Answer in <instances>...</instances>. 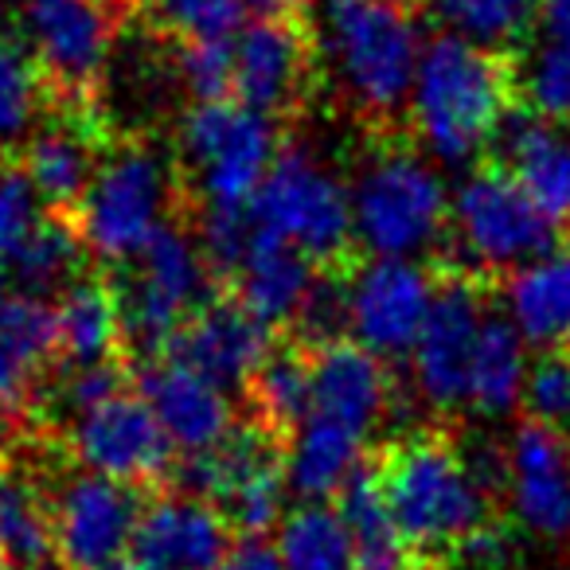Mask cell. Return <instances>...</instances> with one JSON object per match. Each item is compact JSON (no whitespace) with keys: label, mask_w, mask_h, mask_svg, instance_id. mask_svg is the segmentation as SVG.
<instances>
[{"label":"cell","mask_w":570,"mask_h":570,"mask_svg":"<svg viewBox=\"0 0 570 570\" xmlns=\"http://www.w3.org/2000/svg\"><path fill=\"white\" fill-rule=\"evenodd\" d=\"M317 40L302 17H258L235 36V102L282 121L305 98Z\"/></svg>","instance_id":"cell-15"},{"label":"cell","mask_w":570,"mask_h":570,"mask_svg":"<svg viewBox=\"0 0 570 570\" xmlns=\"http://www.w3.org/2000/svg\"><path fill=\"white\" fill-rule=\"evenodd\" d=\"M82 250H87V246H82L71 215L48 212L40 227H36V235L17 250V258H12L9 266H0V274L32 297L63 294L67 285L79 277Z\"/></svg>","instance_id":"cell-33"},{"label":"cell","mask_w":570,"mask_h":570,"mask_svg":"<svg viewBox=\"0 0 570 570\" xmlns=\"http://www.w3.org/2000/svg\"><path fill=\"white\" fill-rule=\"evenodd\" d=\"M141 492L110 476H71L51 500L56 554L63 570H114L134 551Z\"/></svg>","instance_id":"cell-14"},{"label":"cell","mask_w":570,"mask_h":570,"mask_svg":"<svg viewBox=\"0 0 570 570\" xmlns=\"http://www.w3.org/2000/svg\"><path fill=\"white\" fill-rule=\"evenodd\" d=\"M51 87L20 36H0V149L28 145L48 110Z\"/></svg>","instance_id":"cell-35"},{"label":"cell","mask_w":570,"mask_h":570,"mask_svg":"<svg viewBox=\"0 0 570 570\" xmlns=\"http://www.w3.org/2000/svg\"><path fill=\"white\" fill-rule=\"evenodd\" d=\"M438 269L403 258H364L348 269V336L383 364L414 356L434 305Z\"/></svg>","instance_id":"cell-11"},{"label":"cell","mask_w":570,"mask_h":570,"mask_svg":"<svg viewBox=\"0 0 570 570\" xmlns=\"http://www.w3.org/2000/svg\"><path fill=\"white\" fill-rule=\"evenodd\" d=\"M523 344L528 341L508 317H497V313L484 317L473 364H469V406L481 419H504L515 406H523V387L531 372Z\"/></svg>","instance_id":"cell-28"},{"label":"cell","mask_w":570,"mask_h":570,"mask_svg":"<svg viewBox=\"0 0 570 570\" xmlns=\"http://www.w3.org/2000/svg\"><path fill=\"white\" fill-rule=\"evenodd\" d=\"M317 277H321L317 262L305 258V254L285 243V238L254 227L246 258H243V266H238L235 282H230V297L243 302L262 325L289 328L302 317Z\"/></svg>","instance_id":"cell-23"},{"label":"cell","mask_w":570,"mask_h":570,"mask_svg":"<svg viewBox=\"0 0 570 570\" xmlns=\"http://www.w3.org/2000/svg\"><path fill=\"white\" fill-rule=\"evenodd\" d=\"M20 165L32 176L43 207L56 215H75L82 204L98 165H102V145H98L95 121L82 118V110H67L63 118L48 121L32 134V141L20 153Z\"/></svg>","instance_id":"cell-24"},{"label":"cell","mask_w":570,"mask_h":570,"mask_svg":"<svg viewBox=\"0 0 570 570\" xmlns=\"http://www.w3.org/2000/svg\"><path fill=\"white\" fill-rule=\"evenodd\" d=\"M489 160L512 173L559 227H570V121L515 102L492 137Z\"/></svg>","instance_id":"cell-21"},{"label":"cell","mask_w":570,"mask_h":570,"mask_svg":"<svg viewBox=\"0 0 570 570\" xmlns=\"http://www.w3.org/2000/svg\"><path fill=\"white\" fill-rule=\"evenodd\" d=\"M246 403L254 411L266 434H274L277 442H289L294 430L309 419L313 406V367H309V348L305 344H277L269 352V360L262 364V372L254 375Z\"/></svg>","instance_id":"cell-30"},{"label":"cell","mask_w":570,"mask_h":570,"mask_svg":"<svg viewBox=\"0 0 570 570\" xmlns=\"http://www.w3.org/2000/svg\"><path fill=\"white\" fill-rule=\"evenodd\" d=\"M129 380V367L121 360H106V364H90V367H63L51 375L48 383V403L56 419L75 422L79 414L95 411L98 403L121 395Z\"/></svg>","instance_id":"cell-38"},{"label":"cell","mask_w":570,"mask_h":570,"mask_svg":"<svg viewBox=\"0 0 570 570\" xmlns=\"http://www.w3.org/2000/svg\"><path fill=\"white\" fill-rule=\"evenodd\" d=\"M523 419L570 438V348H554L531 364L523 387Z\"/></svg>","instance_id":"cell-40"},{"label":"cell","mask_w":570,"mask_h":570,"mask_svg":"<svg viewBox=\"0 0 570 570\" xmlns=\"http://www.w3.org/2000/svg\"><path fill=\"white\" fill-rule=\"evenodd\" d=\"M450 204L438 168L411 149H383L352 184L356 250L367 258H403L438 250L450 235Z\"/></svg>","instance_id":"cell-6"},{"label":"cell","mask_w":570,"mask_h":570,"mask_svg":"<svg viewBox=\"0 0 570 570\" xmlns=\"http://www.w3.org/2000/svg\"><path fill=\"white\" fill-rule=\"evenodd\" d=\"M512 90L515 75L508 59L438 32L422 48V63L414 75V134L442 165H469L473 157L489 153L500 121L515 106Z\"/></svg>","instance_id":"cell-2"},{"label":"cell","mask_w":570,"mask_h":570,"mask_svg":"<svg viewBox=\"0 0 570 570\" xmlns=\"http://www.w3.org/2000/svg\"><path fill=\"white\" fill-rule=\"evenodd\" d=\"M114 570H149V567H141V562H134V559H126V562H118Z\"/></svg>","instance_id":"cell-44"},{"label":"cell","mask_w":570,"mask_h":570,"mask_svg":"<svg viewBox=\"0 0 570 570\" xmlns=\"http://www.w3.org/2000/svg\"><path fill=\"white\" fill-rule=\"evenodd\" d=\"M219 570H285L282 554H277V543L269 539H235L230 554L223 559Z\"/></svg>","instance_id":"cell-41"},{"label":"cell","mask_w":570,"mask_h":570,"mask_svg":"<svg viewBox=\"0 0 570 570\" xmlns=\"http://www.w3.org/2000/svg\"><path fill=\"white\" fill-rule=\"evenodd\" d=\"M59 360L56 305L0 274V422H17L48 391Z\"/></svg>","instance_id":"cell-19"},{"label":"cell","mask_w":570,"mask_h":570,"mask_svg":"<svg viewBox=\"0 0 570 570\" xmlns=\"http://www.w3.org/2000/svg\"><path fill=\"white\" fill-rule=\"evenodd\" d=\"M336 512L356 543V570H411V551L391 520L372 458L348 476V484L336 497Z\"/></svg>","instance_id":"cell-29"},{"label":"cell","mask_w":570,"mask_h":570,"mask_svg":"<svg viewBox=\"0 0 570 570\" xmlns=\"http://www.w3.org/2000/svg\"><path fill=\"white\" fill-rule=\"evenodd\" d=\"M489 317V294L484 282L465 269H438L434 305H430L426 328L411 356V372L419 395L438 414H453L469 406V364H473L476 336Z\"/></svg>","instance_id":"cell-12"},{"label":"cell","mask_w":570,"mask_h":570,"mask_svg":"<svg viewBox=\"0 0 570 570\" xmlns=\"http://www.w3.org/2000/svg\"><path fill=\"white\" fill-rule=\"evenodd\" d=\"M0 570H17V567H12V562L4 559V554H0Z\"/></svg>","instance_id":"cell-45"},{"label":"cell","mask_w":570,"mask_h":570,"mask_svg":"<svg viewBox=\"0 0 570 570\" xmlns=\"http://www.w3.org/2000/svg\"><path fill=\"white\" fill-rule=\"evenodd\" d=\"M508 321L539 352L570 348V246L515 269L504 282Z\"/></svg>","instance_id":"cell-25"},{"label":"cell","mask_w":570,"mask_h":570,"mask_svg":"<svg viewBox=\"0 0 570 570\" xmlns=\"http://www.w3.org/2000/svg\"><path fill=\"white\" fill-rule=\"evenodd\" d=\"M508 500L528 535L570 547V438L523 419L508 445Z\"/></svg>","instance_id":"cell-17"},{"label":"cell","mask_w":570,"mask_h":570,"mask_svg":"<svg viewBox=\"0 0 570 570\" xmlns=\"http://www.w3.org/2000/svg\"><path fill=\"white\" fill-rule=\"evenodd\" d=\"M71 450L87 473L110 476L129 489L173 481L176 445L160 430L153 406L134 391L98 403L71 422Z\"/></svg>","instance_id":"cell-13"},{"label":"cell","mask_w":570,"mask_h":570,"mask_svg":"<svg viewBox=\"0 0 570 570\" xmlns=\"http://www.w3.org/2000/svg\"><path fill=\"white\" fill-rule=\"evenodd\" d=\"M137 395L153 406L160 430L176 445L180 458L207 453L223 445L238 430L235 403L223 387H215L207 375L188 367L176 356H157L137 364L134 372Z\"/></svg>","instance_id":"cell-16"},{"label":"cell","mask_w":570,"mask_h":570,"mask_svg":"<svg viewBox=\"0 0 570 570\" xmlns=\"http://www.w3.org/2000/svg\"><path fill=\"white\" fill-rule=\"evenodd\" d=\"M0 554L17 570H56V528L51 504L40 497L32 476L0 465Z\"/></svg>","instance_id":"cell-32"},{"label":"cell","mask_w":570,"mask_h":570,"mask_svg":"<svg viewBox=\"0 0 570 570\" xmlns=\"http://www.w3.org/2000/svg\"><path fill=\"white\" fill-rule=\"evenodd\" d=\"M43 199L36 191L32 176L24 173L20 160L0 165V266H9L17 250L36 235L43 223Z\"/></svg>","instance_id":"cell-39"},{"label":"cell","mask_w":570,"mask_h":570,"mask_svg":"<svg viewBox=\"0 0 570 570\" xmlns=\"http://www.w3.org/2000/svg\"><path fill=\"white\" fill-rule=\"evenodd\" d=\"M277 121L223 98L184 110L176 129L180 188L196 191V207H246L282 153Z\"/></svg>","instance_id":"cell-7"},{"label":"cell","mask_w":570,"mask_h":570,"mask_svg":"<svg viewBox=\"0 0 570 570\" xmlns=\"http://www.w3.org/2000/svg\"><path fill=\"white\" fill-rule=\"evenodd\" d=\"M180 191L165 153L149 141H126L102 157L71 223L95 258L126 266L165 223H173L168 215Z\"/></svg>","instance_id":"cell-5"},{"label":"cell","mask_w":570,"mask_h":570,"mask_svg":"<svg viewBox=\"0 0 570 570\" xmlns=\"http://www.w3.org/2000/svg\"><path fill=\"white\" fill-rule=\"evenodd\" d=\"M250 223L313 258L321 269L352 266L356 250V215H352V188L333 176L305 149L285 145L274 168L246 204Z\"/></svg>","instance_id":"cell-9"},{"label":"cell","mask_w":570,"mask_h":570,"mask_svg":"<svg viewBox=\"0 0 570 570\" xmlns=\"http://www.w3.org/2000/svg\"><path fill=\"white\" fill-rule=\"evenodd\" d=\"M114 297L121 313V344L145 360L173 348L191 317L215 302V274L204 258L196 230L165 223L137 258L114 269Z\"/></svg>","instance_id":"cell-4"},{"label":"cell","mask_w":570,"mask_h":570,"mask_svg":"<svg viewBox=\"0 0 570 570\" xmlns=\"http://www.w3.org/2000/svg\"><path fill=\"white\" fill-rule=\"evenodd\" d=\"M309 419H328L336 426H348L352 434L372 438L391 403V375L383 360L360 348L356 341H336L325 348H309Z\"/></svg>","instance_id":"cell-22"},{"label":"cell","mask_w":570,"mask_h":570,"mask_svg":"<svg viewBox=\"0 0 570 570\" xmlns=\"http://www.w3.org/2000/svg\"><path fill=\"white\" fill-rule=\"evenodd\" d=\"M367 438L352 434L328 419H305L285 442V484L302 504H325L341 497L348 476L367 461Z\"/></svg>","instance_id":"cell-26"},{"label":"cell","mask_w":570,"mask_h":570,"mask_svg":"<svg viewBox=\"0 0 570 570\" xmlns=\"http://www.w3.org/2000/svg\"><path fill=\"white\" fill-rule=\"evenodd\" d=\"M372 461L406 551L422 554L430 567L497 523L492 500L469 476L458 442L445 434L422 430L391 442Z\"/></svg>","instance_id":"cell-1"},{"label":"cell","mask_w":570,"mask_h":570,"mask_svg":"<svg viewBox=\"0 0 570 570\" xmlns=\"http://www.w3.org/2000/svg\"><path fill=\"white\" fill-rule=\"evenodd\" d=\"M426 17L445 36L508 59L535 36L539 0H430Z\"/></svg>","instance_id":"cell-31"},{"label":"cell","mask_w":570,"mask_h":570,"mask_svg":"<svg viewBox=\"0 0 570 570\" xmlns=\"http://www.w3.org/2000/svg\"><path fill=\"white\" fill-rule=\"evenodd\" d=\"M230 547L235 528L219 508L184 492H168L141 512L134 562L149 570H219Z\"/></svg>","instance_id":"cell-20"},{"label":"cell","mask_w":570,"mask_h":570,"mask_svg":"<svg viewBox=\"0 0 570 570\" xmlns=\"http://www.w3.org/2000/svg\"><path fill=\"white\" fill-rule=\"evenodd\" d=\"M411 570H434V567H430V562H422V567H411Z\"/></svg>","instance_id":"cell-46"},{"label":"cell","mask_w":570,"mask_h":570,"mask_svg":"<svg viewBox=\"0 0 570 570\" xmlns=\"http://www.w3.org/2000/svg\"><path fill=\"white\" fill-rule=\"evenodd\" d=\"M277 554L285 570H356V543L328 504H297L285 515L277 523Z\"/></svg>","instance_id":"cell-34"},{"label":"cell","mask_w":570,"mask_h":570,"mask_svg":"<svg viewBox=\"0 0 570 570\" xmlns=\"http://www.w3.org/2000/svg\"><path fill=\"white\" fill-rule=\"evenodd\" d=\"M141 12L157 32L176 43L235 40L246 28V0H141Z\"/></svg>","instance_id":"cell-36"},{"label":"cell","mask_w":570,"mask_h":570,"mask_svg":"<svg viewBox=\"0 0 570 570\" xmlns=\"http://www.w3.org/2000/svg\"><path fill=\"white\" fill-rule=\"evenodd\" d=\"M450 235L465 254V274H508L559 250V223L528 196L512 173L484 160L453 188Z\"/></svg>","instance_id":"cell-8"},{"label":"cell","mask_w":570,"mask_h":570,"mask_svg":"<svg viewBox=\"0 0 570 570\" xmlns=\"http://www.w3.org/2000/svg\"><path fill=\"white\" fill-rule=\"evenodd\" d=\"M173 75L191 106L235 98V40L176 43Z\"/></svg>","instance_id":"cell-37"},{"label":"cell","mask_w":570,"mask_h":570,"mask_svg":"<svg viewBox=\"0 0 570 570\" xmlns=\"http://www.w3.org/2000/svg\"><path fill=\"white\" fill-rule=\"evenodd\" d=\"M294 4H302V0H294Z\"/></svg>","instance_id":"cell-47"},{"label":"cell","mask_w":570,"mask_h":570,"mask_svg":"<svg viewBox=\"0 0 570 570\" xmlns=\"http://www.w3.org/2000/svg\"><path fill=\"white\" fill-rule=\"evenodd\" d=\"M539 43H570V0H539Z\"/></svg>","instance_id":"cell-42"},{"label":"cell","mask_w":570,"mask_h":570,"mask_svg":"<svg viewBox=\"0 0 570 570\" xmlns=\"http://www.w3.org/2000/svg\"><path fill=\"white\" fill-rule=\"evenodd\" d=\"M274 348V328L262 325L243 302L219 294L184 325L165 356L184 360L227 395H246Z\"/></svg>","instance_id":"cell-18"},{"label":"cell","mask_w":570,"mask_h":570,"mask_svg":"<svg viewBox=\"0 0 570 570\" xmlns=\"http://www.w3.org/2000/svg\"><path fill=\"white\" fill-rule=\"evenodd\" d=\"M317 51L367 121L391 126L411 106L422 28L406 9L387 0H317Z\"/></svg>","instance_id":"cell-3"},{"label":"cell","mask_w":570,"mask_h":570,"mask_svg":"<svg viewBox=\"0 0 570 570\" xmlns=\"http://www.w3.org/2000/svg\"><path fill=\"white\" fill-rule=\"evenodd\" d=\"M56 328H59V364L63 367H90L118 360L121 344V313L114 285L106 277L79 274L56 302Z\"/></svg>","instance_id":"cell-27"},{"label":"cell","mask_w":570,"mask_h":570,"mask_svg":"<svg viewBox=\"0 0 570 570\" xmlns=\"http://www.w3.org/2000/svg\"><path fill=\"white\" fill-rule=\"evenodd\" d=\"M121 12V0H17V36L67 110L95 102Z\"/></svg>","instance_id":"cell-10"},{"label":"cell","mask_w":570,"mask_h":570,"mask_svg":"<svg viewBox=\"0 0 570 570\" xmlns=\"http://www.w3.org/2000/svg\"><path fill=\"white\" fill-rule=\"evenodd\" d=\"M387 4H395V9H406V12H411V9H426L430 0H387Z\"/></svg>","instance_id":"cell-43"}]
</instances>
